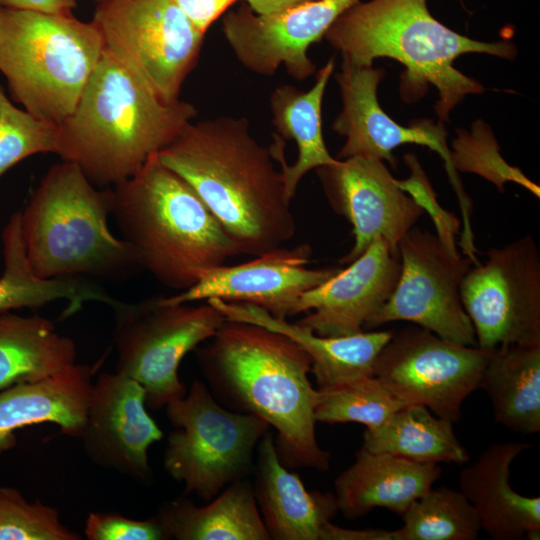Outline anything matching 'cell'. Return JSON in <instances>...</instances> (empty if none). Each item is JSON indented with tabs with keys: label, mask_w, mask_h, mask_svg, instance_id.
<instances>
[{
	"label": "cell",
	"mask_w": 540,
	"mask_h": 540,
	"mask_svg": "<svg viewBox=\"0 0 540 540\" xmlns=\"http://www.w3.org/2000/svg\"><path fill=\"white\" fill-rule=\"evenodd\" d=\"M155 517L168 539H270L253 484L246 478L227 485L204 506H196L186 496L167 501L158 508Z\"/></svg>",
	"instance_id": "484cf974"
},
{
	"label": "cell",
	"mask_w": 540,
	"mask_h": 540,
	"mask_svg": "<svg viewBox=\"0 0 540 540\" xmlns=\"http://www.w3.org/2000/svg\"><path fill=\"white\" fill-rule=\"evenodd\" d=\"M143 387L118 372L93 381L80 440L96 465L140 483L151 482L150 446L163 433L146 410Z\"/></svg>",
	"instance_id": "e0dca14e"
},
{
	"label": "cell",
	"mask_w": 540,
	"mask_h": 540,
	"mask_svg": "<svg viewBox=\"0 0 540 540\" xmlns=\"http://www.w3.org/2000/svg\"><path fill=\"white\" fill-rule=\"evenodd\" d=\"M406 406L375 376L318 387L315 418L336 424L355 422L375 430Z\"/></svg>",
	"instance_id": "1f68e13d"
},
{
	"label": "cell",
	"mask_w": 540,
	"mask_h": 540,
	"mask_svg": "<svg viewBox=\"0 0 540 540\" xmlns=\"http://www.w3.org/2000/svg\"><path fill=\"white\" fill-rule=\"evenodd\" d=\"M451 150L452 164L457 172H471L493 183L500 192L508 182L528 189L539 198L540 188L523 172L509 165L500 155V147L490 127L482 120L473 123L471 131L458 130Z\"/></svg>",
	"instance_id": "d6a6232c"
},
{
	"label": "cell",
	"mask_w": 540,
	"mask_h": 540,
	"mask_svg": "<svg viewBox=\"0 0 540 540\" xmlns=\"http://www.w3.org/2000/svg\"><path fill=\"white\" fill-rule=\"evenodd\" d=\"M491 353L414 324L393 333L378 355L374 376L404 404L424 405L455 423L464 400L480 388Z\"/></svg>",
	"instance_id": "4fadbf2b"
},
{
	"label": "cell",
	"mask_w": 540,
	"mask_h": 540,
	"mask_svg": "<svg viewBox=\"0 0 540 540\" xmlns=\"http://www.w3.org/2000/svg\"><path fill=\"white\" fill-rule=\"evenodd\" d=\"M385 77L383 68L357 65L342 58L341 70L336 74L340 88L342 109L332 129L346 138L337 159L366 156L388 162L394 169L397 160L393 150L403 144H416L436 152L443 160L449 181L457 195L463 218L461 237L472 239V201L466 194L458 172L452 164L444 124L422 118L409 126L394 121L380 106L378 86Z\"/></svg>",
	"instance_id": "5bb4252c"
},
{
	"label": "cell",
	"mask_w": 540,
	"mask_h": 540,
	"mask_svg": "<svg viewBox=\"0 0 540 540\" xmlns=\"http://www.w3.org/2000/svg\"><path fill=\"white\" fill-rule=\"evenodd\" d=\"M530 447L493 443L460 473V491L475 509L481 530L494 540L540 538V498L515 492L509 481L513 461Z\"/></svg>",
	"instance_id": "ffe728a7"
},
{
	"label": "cell",
	"mask_w": 540,
	"mask_h": 540,
	"mask_svg": "<svg viewBox=\"0 0 540 540\" xmlns=\"http://www.w3.org/2000/svg\"><path fill=\"white\" fill-rule=\"evenodd\" d=\"M256 14H269L282 11L315 0H245Z\"/></svg>",
	"instance_id": "60d3db41"
},
{
	"label": "cell",
	"mask_w": 540,
	"mask_h": 540,
	"mask_svg": "<svg viewBox=\"0 0 540 540\" xmlns=\"http://www.w3.org/2000/svg\"><path fill=\"white\" fill-rule=\"evenodd\" d=\"M480 388L491 400L497 423L518 433L540 432V344L492 350Z\"/></svg>",
	"instance_id": "f1b7e54d"
},
{
	"label": "cell",
	"mask_w": 540,
	"mask_h": 540,
	"mask_svg": "<svg viewBox=\"0 0 540 540\" xmlns=\"http://www.w3.org/2000/svg\"><path fill=\"white\" fill-rule=\"evenodd\" d=\"M397 540H475L481 531L477 513L465 495L449 487H431L401 515Z\"/></svg>",
	"instance_id": "4dcf8cb0"
},
{
	"label": "cell",
	"mask_w": 540,
	"mask_h": 540,
	"mask_svg": "<svg viewBox=\"0 0 540 540\" xmlns=\"http://www.w3.org/2000/svg\"><path fill=\"white\" fill-rule=\"evenodd\" d=\"M359 1L315 0L269 14L241 5L223 17L222 30L236 58L250 71L271 76L283 65L302 81L317 70L307 54L309 47Z\"/></svg>",
	"instance_id": "2e32d148"
},
{
	"label": "cell",
	"mask_w": 540,
	"mask_h": 540,
	"mask_svg": "<svg viewBox=\"0 0 540 540\" xmlns=\"http://www.w3.org/2000/svg\"><path fill=\"white\" fill-rule=\"evenodd\" d=\"M93 368L75 363L53 376L0 390V455L16 444L18 429L54 424L80 438L87 414Z\"/></svg>",
	"instance_id": "cb8c5ba5"
},
{
	"label": "cell",
	"mask_w": 540,
	"mask_h": 540,
	"mask_svg": "<svg viewBox=\"0 0 540 540\" xmlns=\"http://www.w3.org/2000/svg\"><path fill=\"white\" fill-rule=\"evenodd\" d=\"M92 21L116 61L160 100H179L205 33L172 0H102Z\"/></svg>",
	"instance_id": "30bf717a"
},
{
	"label": "cell",
	"mask_w": 540,
	"mask_h": 540,
	"mask_svg": "<svg viewBox=\"0 0 540 540\" xmlns=\"http://www.w3.org/2000/svg\"><path fill=\"white\" fill-rule=\"evenodd\" d=\"M114 311L115 371L137 381L146 406L164 408L187 389L178 368L184 356L210 339L226 321L211 304H171L164 297L118 300Z\"/></svg>",
	"instance_id": "9c48e42d"
},
{
	"label": "cell",
	"mask_w": 540,
	"mask_h": 540,
	"mask_svg": "<svg viewBox=\"0 0 540 540\" xmlns=\"http://www.w3.org/2000/svg\"><path fill=\"white\" fill-rule=\"evenodd\" d=\"M334 68L335 61L331 58L317 72L315 83L309 90L284 84L270 96L272 123L276 129L270 150L281 166L290 201L309 171L338 160L329 153L322 130V102Z\"/></svg>",
	"instance_id": "7402d4cb"
},
{
	"label": "cell",
	"mask_w": 540,
	"mask_h": 540,
	"mask_svg": "<svg viewBox=\"0 0 540 540\" xmlns=\"http://www.w3.org/2000/svg\"><path fill=\"white\" fill-rule=\"evenodd\" d=\"M190 21L206 33L216 21L237 0H172Z\"/></svg>",
	"instance_id": "74e56055"
},
{
	"label": "cell",
	"mask_w": 540,
	"mask_h": 540,
	"mask_svg": "<svg viewBox=\"0 0 540 540\" xmlns=\"http://www.w3.org/2000/svg\"><path fill=\"white\" fill-rule=\"evenodd\" d=\"M257 446L253 488L270 539L324 540L339 511L335 495L308 491L299 475L281 462L269 431Z\"/></svg>",
	"instance_id": "44dd1931"
},
{
	"label": "cell",
	"mask_w": 540,
	"mask_h": 540,
	"mask_svg": "<svg viewBox=\"0 0 540 540\" xmlns=\"http://www.w3.org/2000/svg\"><path fill=\"white\" fill-rule=\"evenodd\" d=\"M157 156L192 187L241 254L262 255L294 236L281 171L245 117L189 122Z\"/></svg>",
	"instance_id": "6da1fadb"
},
{
	"label": "cell",
	"mask_w": 540,
	"mask_h": 540,
	"mask_svg": "<svg viewBox=\"0 0 540 540\" xmlns=\"http://www.w3.org/2000/svg\"><path fill=\"white\" fill-rule=\"evenodd\" d=\"M94 1L100 2V1H102V0H94Z\"/></svg>",
	"instance_id": "b9f144b4"
},
{
	"label": "cell",
	"mask_w": 540,
	"mask_h": 540,
	"mask_svg": "<svg viewBox=\"0 0 540 540\" xmlns=\"http://www.w3.org/2000/svg\"><path fill=\"white\" fill-rule=\"evenodd\" d=\"M315 170L330 207L352 226L354 244L341 264L356 260L379 237L398 251L424 212L382 160L353 156Z\"/></svg>",
	"instance_id": "9a60e30c"
},
{
	"label": "cell",
	"mask_w": 540,
	"mask_h": 540,
	"mask_svg": "<svg viewBox=\"0 0 540 540\" xmlns=\"http://www.w3.org/2000/svg\"><path fill=\"white\" fill-rule=\"evenodd\" d=\"M438 464L414 462L361 447L355 461L335 479L338 510L348 519L365 516L374 508L402 515L441 476Z\"/></svg>",
	"instance_id": "d4e9b609"
},
{
	"label": "cell",
	"mask_w": 540,
	"mask_h": 540,
	"mask_svg": "<svg viewBox=\"0 0 540 540\" xmlns=\"http://www.w3.org/2000/svg\"><path fill=\"white\" fill-rule=\"evenodd\" d=\"M164 408L175 429L167 437L163 467L184 485V494L209 502L246 478L254 448L270 427L264 419L224 408L198 379Z\"/></svg>",
	"instance_id": "ba28073f"
},
{
	"label": "cell",
	"mask_w": 540,
	"mask_h": 540,
	"mask_svg": "<svg viewBox=\"0 0 540 540\" xmlns=\"http://www.w3.org/2000/svg\"><path fill=\"white\" fill-rule=\"evenodd\" d=\"M400 269L398 251L385 239L377 238L346 268L298 299L293 316L307 314L296 323L328 337L365 331L393 293Z\"/></svg>",
	"instance_id": "d6986e66"
},
{
	"label": "cell",
	"mask_w": 540,
	"mask_h": 540,
	"mask_svg": "<svg viewBox=\"0 0 540 540\" xmlns=\"http://www.w3.org/2000/svg\"><path fill=\"white\" fill-rule=\"evenodd\" d=\"M110 188L111 216L138 267L167 288L184 291L201 275L241 255L192 187L152 155Z\"/></svg>",
	"instance_id": "5b68a950"
},
{
	"label": "cell",
	"mask_w": 540,
	"mask_h": 540,
	"mask_svg": "<svg viewBox=\"0 0 540 540\" xmlns=\"http://www.w3.org/2000/svg\"><path fill=\"white\" fill-rule=\"evenodd\" d=\"M324 38L357 65H373L381 57L401 63L400 95L406 102L418 101L434 86L439 121H448L467 95L485 90L454 67L459 56L477 53L511 60L517 54L513 43L483 42L453 31L430 13L427 0L359 1L335 20Z\"/></svg>",
	"instance_id": "3957f363"
},
{
	"label": "cell",
	"mask_w": 540,
	"mask_h": 540,
	"mask_svg": "<svg viewBox=\"0 0 540 540\" xmlns=\"http://www.w3.org/2000/svg\"><path fill=\"white\" fill-rule=\"evenodd\" d=\"M362 447L423 464H465L470 456L453 430V422L426 406L406 405L375 430H365Z\"/></svg>",
	"instance_id": "f546056e"
},
{
	"label": "cell",
	"mask_w": 540,
	"mask_h": 540,
	"mask_svg": "<svg viewBox=\"0 0 540 540\" xmlns=\"http://www.w3.org/2000/svg\"><path fill=\"white\" fill-rule=\"evenodd\" d=\"M80 539V534L62 523L56 508L28 501L14 487L0 486V540Z\"/></svg>",
	"instance_id": "836d02e7"
},
{
	"label": "cell",
	"mask_w": 540,
	"mask_h": 540,
	"mask_svg": "<svg viewBox=\"0 0 540 540\" xmlns=\"http://www.w3.org/2000/svg\"><path fill=\"white\" fill-rule=\"evenodd\" d=\"M89 540H166L158 519L136 520L118 513L91 512L84 528Z\"/></svg>",
	"instance_id": "d590c367"
},
{
	"label": "cell",
	"mask_w": 540,
	"mask_h": 540,
	"mask_svg": "<svg viewBox=\"0 0 540 540\" xmlns=\"http://www.w3.org/2000/svg\"><path fill=\"white\" fill-rule=\"evenodd\" d=\"M57 139L58 125L17 108L0 85V177L34 154L56 153Z\"/></svg>",
	"instance_id": "e575fe53"
},
{
	"label": "cell",
	"mask_w": 540,
	"mask_h": 540,
	"mask_svg": "<svg viewBox=\"0 0 540 540\" xmlns=\"http://www.w3.org/2000/svg\"><path fill=\"white\" fill-rule=\"evenodd\" d=\"M77 0H0V7L46 13H71Z\"/></svg>",
	"instance_id": "ab89813d"
},
{
	"label": "cell",
	"mask_w": 540,
	"mask_h": 540,
	"mask_svg": "<svg viewBox=\"0 0 540 540\" xmlns=\"http://www.w3.org/2000/svg\"><path fill=\"white\" fill-rule=\"evenodd\" d=\"M76 356L75 342L45 317L0 312V390L58 374Z\"/></svg>",
	"instance_id": "83f0119b"
},
{
	"label": "cell",
	"mask_w": 540,
	"mask_h": 540,
	"mask_svg": "<svg viewBox=\"0 0 540 540\" xmlns=\"http://www.w3.org/2000/svg\"><path fill=\"white\" fill-rule=\"evenodd\" d=\"M404 160L411 171L410 178L399 180L400 187L411 195L424 211H429L433 217L437 236L452 252H459L456 246L455 234L458 232V220L451 214H439L444 211L438 206L433 189L423 172L417 157L406 154Z\"/></svg>",
	"instance_id": "8d00e7d4"
},
{
	"label": "cell",
	"mask_w": 540,
	"mask_h": 540,
	"mask_svg": "<svg viewBox=\"0 0 540 540\" xmlns=\"http://www.w3.org/2000/svg\"><path fill=\"white\" fill-rule=\"evenodd\" d=\"M103 52L93 21L0 7V71L13 100L39 119L59 125L73 112Z\"/></svg>",
	"instance_id": "52a82bcc"
},
{
	"label": "cell",
	"mask_w": 540,
	"mask_h": 540,
	"mask_svg": "<svg viewBox=\"0 0 540 540\" xmlns=\"http://www.w3.org/2000/svg\"><path fill=\"white\" fill-rule=\"evenodd\" d=\"M311 247L283 246L256 256L243 264H225L205 271L190 288L164 297L167 303L181 304L218 298L228 302L259 306L272 316H293L298 299L321 285L338 268L310 269Z\"/></svg>",
	"instance_id": "ac0fdd59"
},
{
	"label": "cell",
	"mask_w": 540,
	"mask_h": 540,
	"mask_svg": "<svg viewBox=\"0 0 540 540\" xmlns=\"http://www.w3.org/2000/svg\"><path fill=\"white\" fill-rule=\"evenodd\" d=\"M4 271L0 276V312L38 309L56 300L67 301L64 316L77 313L87 302L112 307L117 299L83 277L43 279L34 274L26 259L20 212H15L2 231Z\"/></svg>",
	"instance_id": "4316f807"
},
{
	"label": "cell",
	"mask_w": 540,
	"mask_h": 540,
	"mask_svg": "<svg viewBox=\"0 0 540 540\" xmlns=\"http://www.w3.org/2000/svg\"><path fill=\"white\" fill-rule=\"evenodd\" d=\"M110 188L97 189L74 163L49 168L23 211L26 259L43 279L115 276L138 267L108 226Z\"/></svg>",
	"instance_id": "8992f818"
},
{
	"label": "cell",
	"mask_w": 540,
	"mask_h": 540,
	"mask_svg": "<svg viewBox=\"0 0 540 540\" xmlns=\"http://www.w3.org/2000/svg\"><path fill=\"white\" fill-rule=\"evenodd\" d=\"M186 101L167 103L105 49L73 112L58 125L57 150L96 187L133 176L195 117Z\"/></svg>",
	"instance_id": "277c9868"
},
{
	"label": "cell",
	"mask_w": 540,
	"mask_h": 540,
	"mask_svg": "<svg viewBox=\"0 0 540 540\" xmlns=\"http://www.w3.org/2000/svg\"><path fill=\"white\" fill-rule=\"evenodd\" d=\"M398 253V282L365 330L407 321L447 341L477 346L472 322L460 298V285L474 264L472 259L452 252L436 234L415 226L399 241Z\"/></svg>",
	"instance_id": "7c38bea8"
},
{
	"label": "cell",
	"mask_w": 540,
	"mask_h": 540,
	"mask_svg": "<svg viewBox=\"0 0 540 540\" xmlns=\"http://www.w3.org/2000/svg\"><path fill=\"white\" fill-rule=\"evenodd\" d=\"M477 346L540 344V255L530 235L486 253L460 285Z\"/></svg>",
	"instance_id": "8fae6325"
},
{
	"label": "cell",
	"mask_w": 540,
	"mask_h": 540,
	"mask_svg": "<svg viewBox=\"0 0 540 540\" xmlns=\"http://www.w3.org/2000/svg\"><path fill=\"white\" fill-rule=\"evenodd\" d=\"M194 351L221 402L261 417L277 431L275 445L286 467L329 469L330 454L315 434L311 360L296 342L256 324L226 320Z\"/></svg>",
	"instance_id": "7a4b0ae2"
},
{
	"label": "cell",
	"mask_w": 540,
	"mask_h": 540,
	"mask_svg": "<svg viewBox=\"0 0 540 540\" xmlns=\"http://www.w3.org/2000/svg\"><path fill=\"white\" fill-rule=\"evenodd\" d=\"M324 540H397V535L395 530L347 529L331 522L327 527Z\"/></svg>",
	"instance_id": "f35d334b"
},
{
	"label": "cell",
	"mask_w": 540,
	"mask_h": 540,
	"mask_svg": "<svg viewBox=\"0 0 540 540\" xmlns=\"http://www.w3.org/2000/svg\"><path fill=\"white\" fill-rule=\"evenodd\" d=\"M227 321L256 324L279 332L296 342L311 360V373L318 387H326L366 376H374V367L382 348L393 331H363L353 335L328 337L272 316L265 309L218 298L207 300Z\"/></svg>",
	"instance_id": "603a6c76"
}]
</instances>
